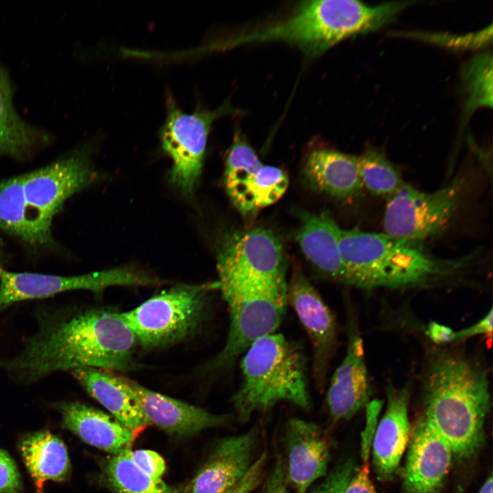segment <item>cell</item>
Masks as SVG:
<instances>
[{
	"label": "cell",
	"mask_w": 493,
	"mask_h": 493,
	"mask_svg": "<svg viewBox=\"0 0 493 493\" xmlns=\"http://www.w3.org/2000/svg\"><path fill=\"white\" fill-rule=\"evenodd\" d=\"M411 1L370 5L355 0L301 2L286 18L223 42L222 49L244 44L281 41L315 57L350 37L374 31L392 21Z\"/></svg>",
	"instance_id": "obj_3"
},
{
	"label": "cell",
	"mask_w": 493,
	"mask_h": 493,
	"mask_svg": "<svg viewBox=\"0 0 493 493\" xmlns=\"http://www.w3.org/2000/svg\"><path fill=\"white\" fill-rule=\"evenodd\" d=\"M217 270L218 287L286 280L282 243L263 228L233 233L219 250Z\"/></svg>",
	"instance_id": "obj_11"
},
{
	"label": "cell",
	"mask_w": 493,
	"mask_h": 493,
	"mask_svg": "<svg viewBox=\"0 0 493 493\" xmlns=\"http://www.w3.org/2000/svg\"><path fill=\"white\" fill-rule=\"evenodd\" d=\"M493 311L489 312L479 321L463 329L455 331L454 342L478 335H491L492 333Z\"/></svg>",
	"instance_id": "obj_38"
},
{
	"label": "cell",
	"mask_w": 493,
	"mask_h": 493,
	"mask_svg": "<svg viewBox=\"0 0 493 493\" xmlns=\"http://www.w3.org/2000/svg\"><path fill=\"white\" fill-rule=\"evenodd\" d=\"M72 374L112 416L133 432L138 433L149 425L133 390L123 377L95 368H77Z\"/></svg>",
	"instance_id": "obj_22"
},
{
	"label": "cell",
	"mask_w": 493,
	"mask_h": 493,
	"mask_svg": "<svg viewBox=\"0 0 493 493\" xmlns=\"http://www.w3.org/2000/svg\"><path fill=\"white\" fill-rule=\"evenodd\" d=\"M356 160L363 188L373 194L388 198L405 184L385 155L375 149H366Z\"/></svg>",
	"instance_id": "obj_28"
},
{
	"label": "cell",
	"mask_w": 493,
	"mask_h": 493,
	"mask_svg": "<svg viewBox=\"0 0 493 493\" xmlns=\"http://www.w3.org/2000/svg\"><path fill=\"white\" fill-rule=\"evenodd\" d=\"M357 469L352 461L343 462L327 474L312 493H343Z\"/></svg>",
	"instance_id": "obj_31"
},
{
	"label": "cell",
	"mask_w": 493,
	"mask_h": 493,
	"mask_svg": "<svg viewBox=\"0 0 493 493\" xmlns=\"http://www.w3.org/2000/svg\"><path fill=\"white\" fill-rule=\"evenodd\" d=\"M23 174L0 180V231L28 244Z\"/></svg>",
	"instance_id": "obj_29"
},
{
	"label": "cell",
	"mask_w": 493,
	"mask_h": 493,
	"mask_svg": "<svg viewBox=\"0 0 493 493\" xmlns=\"http://www.w3.org/2000/svg\"><path fill=\"white\" fill-rule=\"evenodd\" d=\"M18 448L37 493H44L46 481L63 482L71 475V464L63 441L48 431L28 433Z\"/></svg>",
	"instance_id": "obj_26"
},
{
	"label": "cell",
	"mask_w": 493,
	"mask_h": 493,
	"mask_svg": "<svg viewBox=\"0 0 493 493\" xmlns=\"http://www.w3.org/2000/svg\"><path fill=\"white\" fill-rule=\"evenodd\" d=\"M51 139L49 133L30 124L17 112L10 77L0 63V155L23 160Z\"/></svg>",
	"instance_id": "obj_25"
},
{
	"label": "cell",
	"mask_w": 493,
	"mask_h": 493,
	"mask_svg": "<svg viewBox=\"0 0 493 493\" xmlns=\"http://www.w3.org/2000/svg\"><path fill=\"white\" fill-rule=\"evenodd\" d=\"M467 187L466 175H457L433 192L421 191L405 183L388 198L384 233L416 244L436 236L453 217Z\"/></svg>",
	"instance_id": "obj_9"
},
{
	"label": "cell",
	"mask_w": 493,
	"mask_h": 493,
	"mask_svg": "<svg viewBox=\"0 0 493 493\" xmlns=\"http://www.w3.org/2000/svg\"><path fill=\"white\" fill-rule=\"evenodd\" d=\"M422 389L420 418L448 444L453 455L475 454L483 443L490 408L486 368L459 353L438 351L429 363Z\"/></svg>",
	"instance_id": "obj_2"
},
{
	"label": "cell",
	"mask_w": 493,
	"mask_h": 493,
	"mask_svg": "<svg viewBox=\"0 0 493 493\" xmlns=\"http://www.w3.org/2000/svg\"><path fill=\"white\" fill-rule=\"evenodd\" d=\"M281 455H278L268 476L263 493H288L286 466Z\"/></svg>",
	"instance_id": "obj_36"
},
{
	"label": "cell",
	"mask_w": 493,
	"mask_h": 493,
	"mask_svg": "<svg viewBox=\"0 0 493 493\" xmlns=\"http://www.w3.org/2000/svg\"><path fill=\"white\" fill-rule=\"evenodd\" d=\"M284 438L287 481L294 493H306L314 482L328 474L329 441L316 424L299 418L288 421Z\"/></svg>",
	"instance_id": "obj_15"
},
{
	"label": "cell",
	"mask_w": 493,
	"mask_h": 493,
	"mask_svg": "<svg viewBox=\"0 0 493 493\" xmlns=\"http://www.w3.org/2000/svg\"><path fill=\"white\" fill-rule=\"evenodd\" d=\"M86 149L75 150L42 168L23 174L28 246H54L51 225L55 215L66 200L94 180L96 173Z\"/></svg>",
	"instance_id": "obj_7"
},
{
	"label": "cell",
	"mask_w": 493,
	"mask_h": 493,
	"mask_svg": "<svg viewBox=\"0 0 493 493\" xmlns=\"http://www.w3.org/2000/svg\"><path fill=\"white\" fill-rule=\"evenodd\" d=\"M22 489L21 475L14 459L0 449V493H21Z\"/></svg>",
	"instance_id": "obj_34"
},
{
	"label": "cell",
	"mask_w": 493,
	"mask_h": 493,
	"mask_svg": "<svg viewBox=\"0 0 493 493\" xmlns=\"http://www.w3.org/2000/svg\"><path fill=\"white\" fill-rule=\"evenodd\" d=\"M229 110L223 105L214 110H197L187 114L168 99L160 138L162 149L173 162L170 182L185 195H191L197 186L214 121Z\"/></svg>",
	"instance_id": "obj_10"
},
{
	"label": "cell",
	"mask_w": 493,
	"mask_h": 493,
	"mask_svg": "<svg viewBox=\"0 0 493 493\" xmlns=\"http://www.w3.org/2000/svg\"><path fill=\"white\" fill-rule=\"evenodd\" d=\"M216 288L218 282L175 286L121 315L143 348L164 347L197 331L205 316L207 295Z\"/></svg>",
	"instance_id": "obj_8"
},
{
	"label": "cell",
	"mask_w": 493,
	"mask_h": 493,
	"mask_svg": "<svg viewBox=\"0 0 493 493\" xmlns=\"http://www.w3.org/2000/svg\"><path fill=\"white\" fill-rule=\"evenodd\" d=\"M63 427L86 443L112 455L130 449L136 433L121 422L99 409L79 402L55 405Z\"/></svg>",
	"instance_id": "obj_21"
},
{
	"label": "cell",
	"mask_w": 493,
	"mask_h": 493,
	"mask_svg": "<svg viewBox=\"0 0 493 493\" xmlns=\"http://www.w3.org/2000/svg\"><path fill=\"white\" fill-rule=\"evenodd\" d=\"M408 445L403 473L406 492L437 493L451 465V448L421 418Z\"/></svg>",
	"instance_id": "obj_16"
},
{
	"label": "cell",
	"mask_w": 493,
	"mask_h": 493,
	"mask_svg": "<svg viewBox=\"0 0 493 493\" xmlns=\"http://www.w3.org/2000/svg\"><path fill=\"white\" fill-rule=\"evenodd\" d=\"M286 280L220 288L229 312L224 347L205 366L208 371L230 367L259 338L275 333L286 313Z\"/></svg>",
	"instance_id": "obj_6"
},
{
	"label": "cell",
	"mask_w": 493,
	"mask_h": 493,
	"mask_svg": "<svg viewBox=\"0 0 493 493\" xmlns=\"http://www.w3.org/2000/svg\"><path fill=\"white\" fill-rule=\"evenodd\" d=\"M287 302L294 309L312 346L313 376L318 389H324L337 336L330 309L300 271L295 270L287 283Z\"/></svg>",
	"instance_id": "obj_14"
},
{
	"label": "cell",
	"mask_w": 493,
	"mask_h": 493,
	"mask_svg": "<svg viewBox=\"0 0 493 493\" xmlns=\"http://www.w3.org/2000/svg\"><path fill=\"white\" fill-rule=\"evenodd\" d=\"M288 176L282 169L264 165L239 129L227 153L224 184L236 208L253 214L277 202L286 192Z\"/></svg>",
	"instance_id": "obj_12"
},
{
	"label": "cell",
	"mask_w": 493,
	"mask_h": 493,
	"mask_svg": "<svg viewBox=\"0 0 493 493\" xmlns=\"http://www.w3.org/2000/svg\"><path fill=\"white\" fill-rule=\"evenodd\" d=\"M493 481L492 476L486 479L478 493H493Z\"/></svg>",
	"instance_id": "obj_40"
},
{
	"label": "cell",
	"mask_w": 493,
	"mask_h": 493,
	"mask_svg": "<svg viewBox=\"0 0 493 493\" xmlns=\"http://www.w3.org/2000/svg\"><path fill=\"white\" fill-rule=\"evenodd\" d=\"M126 455L142 471L151 477L161 479L166 470L163 457L155 451L147 449L125 451Z\"/></svg>",
	"instance_id": "obj_33"
},
{
	"label": "cell",
	"mask_w": 493,
	"mask_h": 493,
	"mask_svg": "<svg viewBox=\"0 0 493 493\" xmlns=\"http://www.w3.org/2000/svg\"><path fill=\"white\" fill-rule=\"evenodd\" d=\"M243 354L242 382L231 399L240 420L283 401L303 409L311 406L305 358L295 344L273 333L257 340Z\"/></svg>",
	"instance_id": "obj_5"
},
{
	"label": "cell",
	"mask_w": 493,
	"mask_h": 493,
	"mask_svg": "<svg viewBox=\"0 0 493 493\" xmlns=\"http://www.w3.org/2000/svg\"><path fill=\"white\" fill-rule=\"evenodd\" d=\"M341 228L327 212L305 213L296 234V241L309 262L324 276L346 283L339 247Z\"/></svg>",
	"instance_id": "obj_23"
},
{
	"label": "cell",
	"mask_w": 493,
	"mask_h": 493,
	"mask_svg": "<svg viewBox=\"0 0 493 493\" xmlns=\"http://www.w3.org/2000/svg\"><path fill=\"white\" fill-rule=\"evenodd\" d=\"M343 493H377L370 479L369 462L356 470Z\"/></svg>",
	"instance_id": "obj_37"
},
{
	"label": "cell",
	"mask_w": 493,
	"mask_h": 493,
	"mask_svg": "<svg viewBox=\"0 0 493 493\" xmlns=\"http://www.w3.org/2000/svg\"><path fill=\"white\" fill-rule=\"evenodd\" d=\"M409 396L406 387L388 389L386 407L378 422L371 448L374 468L380 480L393 477L409 444L412 435Z\"/></svg>",
	"instance_id": "obj_19"
},
{
	"label": "cell",
	"mask_w": 493,
	"mask_h": 493,
	"mask_svg": "<svg viewBox=\"0 0 493 493\" xmlns=\"http://www.w3.org/2000/svg\"><path fill=\"white\" fill-rule=\"evenodd\" d=\"M455 331L448 326L433 321L427 325L425 334L435 344L443 345L454 342Z\"/></svg>",
	"instance_id": "obj_39"
},
{
	"label": "cell",
	"mask_w": 493,
	"mask_h": 493,
	"mask_svg": "<svg viewBox=\"0 0 493 493\" xmlns=\"http://www.w3.org/2000/svg\"><path fill=\"white\" fill-rule=\"evenodd\" d=\"M266 451H263L251 464L243 479L225 493H252L262 481L267 462Z\"/></svg>",
	"instance_id": "obj_35"
},
{
	"label": "cell",
	"mask_w": 493,
	"mask_h": 493,
	"mask_svg": "<svg viewBox=\"0 0 493 493\" xmlns=\"http://www.w3.org/2000/svg\"><path fill=\"white\" fill-rule=\"evenodd\" d=\"M303 173L312 188L340 199L355 198L364 188L356 156L332 149L311 151L305 159Z\"/></svg>",
	"instance_id": "obj_24"
},
{
	"label": "cell",
	"mask_w": 493,
	"mask_h": 493,
	"mask_svg": "<svg viewBox=\"0 0 493 493\" xmlns=\"http://www.w3.org/2000/svg\"><path fill=\"white\" fill-rule=\"evenodd\" d=\"M339 247L346 283L364 289L428 285L460 268L462 262L434 257L418 244L385 233L340 229Z\"/></svg>",
	"instance_id": "obj_4"
},
{
	"label": "cell",
	"mask_w": 493,
	"mask_h": 493,
	"mask_svg": "<svg viewBox=\"0 0 493 493\" xmlns=\"http://www.w3.org/2000/svg\"><path fill=\"white\" fill-rule=\"evenodd\" d=\"M0 266H1V263H0Z\"/></svg>",
	"instance_id": "obj_41"
},
{
	"label": "cell",
	"mask_w": 493,
	"mask_h": 493,
	"mask_svg": "<svg viewBox=\"0 0 493 493\" xmlns=\"http://www.w3.org/2000/svg\"><path fill=\"white\" fill-rule=\"evenodd\" d=\"M123 378L133 390L148 424L154 425L168 433L192 435L229 421L228 416L212 414Z\"/></svg>",
	"instance_id": "obj_18"
},
{
	"label": "cell",
	"mask_w": 493,
	"mask_h": 493,
	"mask_svg": "<svg viewBox=\"0 0 493 493\" xmlns=\"http://www.w3.org/2000/svg\"><path fill=\"white\" fill-rule=\"evenodd\" d=\"M256 441L254 430L219 440L186 493H225L233 488L253 462Z\"/></svg>",
	"instance_id": "obj_17"
},
{
	"label": "cell",
	"mask_w": 493,
	"mask_h": 493,
	"mask_svg": "<svg viewBox=\"0 0 493 493\" xmlns=\"http://www.w3.org/2000/svg\"><path fill=\"white\" fill-rule=\"evenodd\" d=\"M137 342L121 313L103 309L56 312L43 317L38 332L3 366L23 383L80 368L127 371L134 367Z\"/></svg>",
	"instance_id": "obj_1"
},
{
	"label": "cell",
	"mask_w": 493,
	"mask_h": 493,
	"mask_svg": "<svg viewBox=\"0 0 493 493\" xmlns=\"http://www.w3.org/2000/svg\"><path fill=\"white\" fill-rule=\"evenodd\" d=\"M159 280L141 271L116 268L77 276L13 273L0 266V310L21 301L86 290L95 292L110 286H154Z\"/></svg>",
	"instance_id": "obj_13"
},
{
	"label": "cell",
	"mask_w": 493,
	"mask_h": 493,
	"mask_svg": "<svg viewBox=\"0 0 493 493\" xmlns=\"http://www.w3.org/2000/svg\"><path fill=\"white\" fill-rule=\"evenodd\" d=\"M370 387L362 339L351 337L345 357L335 370L326 402L333 422L353 416L370 401Z\"/></svg>",
	"instance_id": "obj_20"
},
{
	"label": "cell",
	"mask_w": 493,
	"mask_h": 493,
	"mask_svg": "<svg viewBox=\"0 0 493 493\" xmlns=\"http://www.w3.org/2000/svg\"><path fill=\"white\" fill-rule=\"evenodd\" d=\"M492 56L488 53L477 57L465 71V82L469 93L468 110L479 106H492Z\"/></svg>",
	"instance_id": "obj_30"
},
{
	"label": "cell",
	"mask_w": 493,
	"mask_h": 493,
	"mask_svg": "<svg viewBox=\"0 0 493 493\" xmlns=\"http://www.w3.org/2000/svg\"><path fill=\"white\" fill-rule=\"evenodd\" d=\"M103 472L116 493H179L162 479H154L142 471L125 451L111 456Z\"/></svg>",
	"instance_id": "obj_27"
},
{
	"label": "cell",
	"mask_w": 493,
	"mask_h": 493,
	"mask_svg": "<svg viewBox=\"0 0 493 493\" xmlns=\"http://www.w3.org/2000/svg\"><path fill=\"white\" fill-rule=\"evenodd\" d=\"M382 407L383 401L379 399L370 401L365 407L366 422L361 433V457L363 463L369 462L372 441Z\"/></svg>",
	"instance_id": "obj_32"
}]
</instances>
